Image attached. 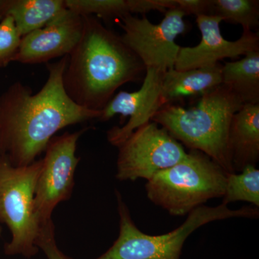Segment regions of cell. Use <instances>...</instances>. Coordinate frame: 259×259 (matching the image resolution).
Instances as JSON below:
<instances>
[{"instance_id": "6da1fadb", "label": "cell", "mask_w": 259, "mask_h": 259, "mask_svg": "<svg viewBox=\"0 0 259 259\" xmlns=\"http://www.w3.org/2000/svg\"><path fill=\"white\" fill-rule=\"evenodd\" d=\"M68 59L47 64L49 76L38 93L17 81L0 95V156L12 166L31 164L58 131L101 116L76 105L65 92Z\"/></svg>"}, {"instance_id": "7a4b0ae2", "label": "cell", "mask_w": 259, "mask_h": 259, "mask_svg": "<svg viewBox=\"0 0 259 259\" xmlns=\"http://www.w3.org/2000/svg\"><path fill=\"white\" fill-rule=\"evenodd\" d=\"M82 17V35L69 55L63 86L76 105L102 111L117 89L139 81L146 69L120 35L102 25L96 16Z\"/></svg>"}, {"instance_id": "3957f363", "label": "cell", "mask_w": 259, "mask_h": 259, "mask_svg": "<svg viewBox=\"0 0 259 259\" xmlns=\"http://www.w3.org/2000/svg\"><path fill=\"white\" fill-rule=\"evenodd\" d=\"M243 105L239 97L221 84L199 97L195 106L164 105L151 121L190 150L207 155L227 174H233L228 136L233 116Z\"/></svg>"}, {"instance_id": "277c9868", "label": "cell", "mask_w": 259, "mask_h": 259, "mask_svg": "<svg viewBox=\"0 0 259 259\" xmlns=\"http://www.w3.org/2000/svg\"><path fill=\"white\" fill-rule=\"evenodd\" d=\"M116 197L120 216L118 238L105 253L95 259H180L186 240L200 227L228 218H256L259 214L258 208L255 207L231 209L223 204L217 207L202 205L188 214L183 224L174 231L151 236L136 226L128 207L117 191Z\"/></svg>"}, {"instance_id": "5b68a950", "label": "cell", "mask_w": 259, "mask_h": 259, "mask_svg": "<svg viewBox=\"0 0 259 259\" xmlns=\"http://www.w3.org/2000/svg\"><path fill=\"white\" fill-rule=\"evenodd\" d=\"M227 175L204 153L190 150L182 161L148 180L147 197L173 216H183L225 194Z\"/></svg>"}, {"instance_id": "8992f818", "label": "cell", "mask_w": 259, "mask_h": 259, "mask_svg": "<svg viewBox=\"0 0 259 259\" xmlns=\"http://www.w3.org/2000/svg\"><path fill=\"white\" fill-rule=\"evenodd\" d=\"M42 159L28 166H12L0 156V223L11 233V241L5 245L8 255L31 258L39 248L35 245L40 226L34 209V195Z\"/></svg>"}, {"instance_id": "52a82bcc", "label": "cell", "mask_w": 259, "mask_h": 259, "mask_svg": "<svg viewBox=\"0 0 259 259\" xmlns=\"http://www.w3.org/2000/svg\"><path fill=\"white\" fill-rule=\"evenodd\" d=\"M117 148L116 178L120 181L149 180L182 161L187 153L166 130L154 122L136 129Z\"/></svg>"}, {"instance_id": "ba28073f", "label": "cell", "mask_w": 259, "mask_h": 259, "mask_svg": "<svg viewBox=\"0 0 259 259\" xmlns=\"http://www.w3.org/2000/svg\"><path fill=\"white\" fill-rule=\"evenodd\" d=\"M185 16L180 10H167L161 23L153 24L145 16L125 15L119 19L124 32L121 37L146 69L165 73L175 68L181 47L176 39L187 30Z\"/></svg>"}, {"instance_id": "9c48e42d", "label": "cell", "mask_w": 259, "mask_h": 259, "mask_svg": "<svg viewBox=\"0 0 259 259\" xmlns=\"http://www.w3.org/2000/svg\"><path fill=\"white\" fill-rule=\"evenodd\" d=\"M88 128L54 136L48 144L35 186L34 209L39 224L52 221L56 206L71 198L80 158L76 156L80 136Z\"/></svg>"}, {"instance_id": "30bf717a", "label": "cell", "mask_w": 259, "mask_h": 259, "mask_svg": "<svg viewBox=\"0 0 259 259\" xmlns=\"http://www.w3.org/2000/svg\"><path fill=\"white\" fill-rule=\"evenodd\" d=\"M164 73L147 69L142 86L134 93L120 91L114 95L102 110L98 120L107 121L117 114L130 117L122 127L115 126L107 133V141L118 147L136 129L151 122L156 112L164 106L162 99V81Z\"/></svg>"}, {"instance_id": "8fae6325", "label": "cell", "mask_w": 259, "mask_h": 259, "mask_svg": "<svg viewBox=\"0 0 259 259\" xmlns=\"http://www.w3.org/2000/svg\"><path fill=\"white\" fill-rule=\"evenodd\" d=\"M223 18L218 15H200L196 18L201 41L194 47H180L175 62L177 71L213 66L223 59H236L251 51H259L258 32L243 30L239 39L226 40L221 33Z\"/></svg>"}, {"instance_id": "7c38bea8", "label": "cell", "mask_w": 259, "mask_h": 259, "mask_svg": "<svg viewBox=\"0 0 259 259\" xmlns=\"http://www.w3.org/2000/svg\"><path fill=\"white\" fill-rule=\"evenodd\" d=\"M83 28V17L66 8L42 28L22 37L13 61L41 64L69 56L79 42Z\"/></svg>"}, {"instance_id": "4fadbf2b", "label": "cell", "mask_w": 259, "mask_h": 259, "mask_svg": "<svg viewBox=\"0 0 259 259\" xmlns=\"http://www.w3.org/2000/svg\"><path fill=\"white\" fill-rule=\"evenodd\" d=\"M228 147L235 173L259 160V104H245L232 118Z\"/></svg>"}, {"instance_id": "5bb4252c", "label": "cell", "mask_w": 259, "mask_h": 259, "mask_svg": "<svg viewBox=\"0 0 259 259\" xmlns=\"http://www.w3.org/2000/svg\"><path fill=\"white\" fill-rule=\"evenodd\" d=\"M222 84L221 63L199 69L168 70L163 75L162 99L164 105L187 97L202 96Z\"/></svg>"}, {"instance_id": "9a60e30c", "label": "cell", "mask_w": 259, "mask_h": 259, "mask_svg": "<svg viewBox=\"0 0 259 259\" xmlns=\"http://www.w3.org/2000/svg\"><path fill=\"white\" fill-rule=\"evenodd\" d=\"M65 8L64 0H0V22L13 19L23 37L42 28Z\"/></svg>"}, {"instance_id": "2e32d148", "label": "cell", "mask_w": 259, "mask_h": 259, "mask_svg": "<svg viewBox=\"0 0 259 259\" xmlns=\"http://www.w3.org/2000/svg\"><path fill=\"white\" fill-rule=\"evenodd\" d=\"M222 84L239 97L243 105L259 104V51L248 53L238 61H225Z\"/></svg>"}, {"instance_id": "e0dca14e", "label": "cell", "mask_w": 259, "mask_h": 259, "mask_svg": "<svg viewBox=\"0 0 259 259\" xmlns=\"http://www.w3.org/2000/svg\"><path fill=\"white\" fill-rule=\"evenodd\" d=\"M64 3L67 9L81 16L97 15L105 20L146 14L152 10L165 13L157 0H64Z\"/></svg>"}, {"instance_id": "ac0fdd59", "label": "cell", "mask_w": 259, "mask_h": 259, "mask_svg": "<svg viewBox=\"0 0 259 259\" xmlns=\"http://www.w3.org/2000/svg\"><path fill=\"white\" fill-rule=\"evenodd\" d=\"M223 204L243 201L259 207V170L255 166L245 167L239 174H228Z\"/></svg>"}, {"instance_id": "d6986e66", "label": "cell", "mask_w": 259, "mask_h": 259, "mask_svg": "<svg viewBox=\"0 0 259 259\" xmlns=\"http://www.w3.org/2000/svg\"><path fill=\"white\" fill-rule=\"evenodd\" d=\"M212 15L223 21L240 24L243 30H253L258 26V0H212Z\"/></svg>"}, {"instance_id": "ffe728a7", "label": "cell", "mask_w": 259, "mask_h": 259, "mask_svg": "<svg viewBox=\"0 0 259 259\" xmlns=\"http://www.w3.org/2000/svg\"><path fill=\"white\" fill-rule=\"evenodd\" d=\"M21 39L13 19L8 17L0 22V67L14 61Z\"/></svg>"}, {"instance_id": "44dd1931", "label": "cell", "mask_w": 259, "mask_h": 259, "mask_svg": "<svg viewBox=\"0 0 259 259\" xmlns=\"http://www.w3.org/2000/svg\"><path fill=\"white\" fill-rule=\"evenodd\" d=\"M35 245L44 252L48 259H72L58 248L55 238V226L53 221L40 226Z\"/></svg>"}, {"instance_id": "7402d4cb", "label": "cell", "mask_w": 259, "mask_h": 259, "mask_svg": "<svg viewBox=\"0 0 259 259\" xmlns=\"http://www.w3.org/2000/svg\"><path fill=\"white\" fill-rule=\"evenodd\" d=\"M170 9L180 10L185 15H212V0H169ZM169 9V10H170Z\"/></svg>"}, {"instance_id": "603a6c76", "label": "cell", "mask_w": 259, "mask_h": 259, "mask_svg": "<svg viewBox=\"0 0 259 259\" xmlns=\"http://www.w3.org/2000/svg\"><path fill=\"white\" fill-rule=\"evenodd\" d=\"M3 234V228H2L1 226H0V236Z\"/></svg>"}]
</instances>
